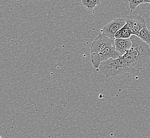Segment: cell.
Masks as SVG:
<instances>
[{
	"mask_svg": "<svg viewBox=\"0 0 150 138\" xmlns=\"http://www.w3.org/2000/svg\"><path fill=\"white\" fill-rule=\"evenodd\" d=\"M114 44L116 51L123 55L131 48L132 42L130 38H115Z\"/></svg>",
	"mask_w": 150,
	"mask_h": 138,
	"instance_id": "obj_7",
	"label": "cell"
},
{
	"mask_svg": "<svg viewBox=\"0 0 150 138\" xmlns=\"http://www.w3.org/2000/svg\"><path fill=\"white\" fill-rule=\"evenodd\" d=\"M121 56V54L116 51L114 45L108 47L100 53L91 56V62L94 68L98 69L102 62L106 61L110 58H117Z\"/></svg>",
	"mask_w": 150,
	"mask_h": 138,
	"instance_id": "obj_3",
	"label": "cell"
},
{
	"mask_svg": "<svg viewBox=\"0 0 150 138\" xmlns=\"http://www.w3.org/2000/svg\"><path fill=\"white\" fill-rule=\"evenodd\" d=\"M149 3H150V2H149Z\"/></svg>",
	"mask_w": 150,
	"mask_h": 138,
	"instance_id": "obj_13",
	"label": "cell"
},
{
	"mask_svg": "<svg viewBox=\"0 0 150 138\" xmlns=\"http://www.w3.org/2000/svg\"><path fill=\"white\" fill-rule=\"evenodd\" d=\"M138 37L150 46V30L147 27H145L139 32Z\"/></svg>",
	"mask_w": 150,
	"mask_h": 138,
	"instance_id": "obj_9",
	"label": "cell"
},
{
	"mask_svg": "<svg viewBox=\"0 0 150 138\" xmlns=\"http://www.w3.org/2000/svg\"><path fill=\"white\" fill-rule=\"evenodd\" d=\"M130 39L132 46L121 56L132 71L133 75H137L150 57V49L147 44L136 35L133 34Z\"/></svg>",
	"mask_w": 150,
	"mask_h": 138,
	"instance_id": "obj_1",
	"label": "cell"
},
{
	"mask_svg": "<svg viewBox=\"0 0 150 138\" xmlns=\"http://www.w3.org/2000/svg\"><path fill=\"white\" fill-rule=\"evenodd\" d=\"M130 11H133L138 6L143 3H147V0H128Z\"/></svg>",
	"mask_w": 150,
	"mask_h": 138,
	"instance_id": "obj_11",
	"label": "cell"
},
{
	"mask_svg": "<svg viewBox=\"0 0 150 138\" xmlns=\"http://www.w3.org/2000/svg\"><path fill=\"white\" fill-rule=\"evenodd\" d=\"M82 6L87 9L91 10L95 8L96 6L101 4L102 0H80Z\"/></svg>",
	"mask_w": 150,
	"mask_h": 138,
	"instance_id": "obj_10",
	"label": "cell"
},
{
	"mask_svg": "<svg viewBox=\"0 0 150 138\" xmlns=\"http://www.w3.org/2000/svg\"><path fill=\"white\" fill-rule=\"evenodd\" d=\"M98 70L108 78L125 74L133 75L132 71L121 56L117 58H110L102 62Z\"/></svg>",
	"mask_w": 150,
	"mask_h": 138,
	"instance_id": "obj_2",
	"label": "cell"
},
{
	"mask_svg": "<svg viewBox=\"0 0 150 138\" xmlns=\"http://www.w3.org/2000/svg\"></svg>",
	"mask_w": 150,
	"mask_h": 138,
	"instance_id": "obj_14",
	"label": "cell"
},
{
	"mask_svg": "<svg viewBox=\"0 0 150 138\" xmlns=\"http://www.w3.org/2000/svg\"><path fill=\"white\" fill-rule=\"evenodd\" d=\"M125 18H116L107 24L101 29L102 34L113 39H115V34L126 23Z\"/></svg>",
	"mask_w": 150,
	"mask_h": 138,
	"instance_id": "obj_5",
	"label": "cell"
},
{
	"mask_svg": "<svg viewBox=\"0 0 150 138\" xmlns=\"http://www.w3.org/2000/svg\"><path fill=\"white\" fill-rule=\"evenodd\" d=\"M125 19L126 22L130 25L132 28L133 34L138 36L139 32L145 27H146V23L144 18L138 15H131L126 16Z\"/></svg>",
	"mask_w": 150,
	"mask_h": 138,
	"instance_id": "obj_6",
	"label": "cell"
},
{
	"mask_svg": "<svg viewBox=\"0 0 150 138\" xmlns=\"http://www.w3.org/2000/svg\"><path fill=\"white\" fill-rule=\"evenodd\" d=\"M132 27L128 23L123 26L115 34V38H130L133 35Z\"/></svg>",
	"mask_w": 150,
	"mask_h": 138,
	"instance_id": "obj_8",
	"label": "cell"
},
{
	"mask_svg": "<svg viewBox=\"0 0 150 138\" xmlns=\"http://www.w3.org/2000/svg\"><path fill=\"white\" fill-rule=\"evenodd\" d=\"M114 40L104 34H99L91 44V56L101 53L109 47L114 46Z\"/></svg>",
	"mask_w": 150,
	"mask_h": 138,
	"instance_id": "obj_4",
	"label": "cell"
},
{
	"mask_svg": "<svg viewBox=\"0 0 150 138\" xmlns=\"http://www.w3.org/2000/svg\"><path fill=\"white\" fill-rule=\"evenodd\" d=\"M147 3H149L150 2V0H147Z\"/></svg>",
	"mask_w": 150,
	"mask_h": 138,
	"instance_id": "obj_12",
	"label": "cell"
}]
</instances>
